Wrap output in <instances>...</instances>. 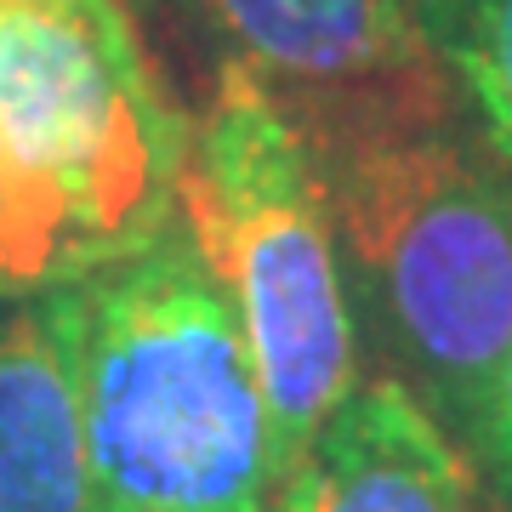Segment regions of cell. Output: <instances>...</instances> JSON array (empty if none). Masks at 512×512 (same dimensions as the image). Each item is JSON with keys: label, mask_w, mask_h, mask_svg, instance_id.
<instances>
[{"label": "cell", "mask_w": 512, "mask_h": 512, "mask_svg": "<svg viewBox=\"0 0 512 512\" xmlns=\"http://www.w3.org/2000/svg\"><path fill=\"white\" fill-rule=\"evenodd\" d=\"M92 512H285L296 467L205 256L171 217L80 285Z\"/></svg>", "instance_id": "6da1fadb"}, {"label": "cell", "mask_w": 512, "mask_h": 512, "mask_svg": "<svg viewBox=\"0 0 512 512\" xmlns=\"http://www.w3.org/2000/svg\"><path fill=\"white\" fill-rule=\"evenodd\" d=\"M313 160L353 336L473 456L512 353V171L450 120Z\"/></svg>", "instance_id": "7a4b0ae2"}, {"label": "cell", "mask_w": 512, "mask_h": 512, "mask_svg": "<svg viewBox=\"0 0 512 512\" xmlns=\"http://www.w3.org/2000/svg\"><path fill=\"white\" fill-rule=\"evenodd\" d=\"M171 205L256 359L279 444L302 467L313 433L359 387V336L319 160L262 80L222 57L188 126Z\"/></svg>", "instance_id": "3957f363"}, {"label": "cell", "mask_w": 512, "mask_h": 512, "mask_svg": "<svg viewBox=\"0 0 512 512\" xmlns=\"http://www.w3.org/2000/svg\"><path fill=\"white\" fill-rule=\"evenodd\" d=\"M183 137L131 0H0V154L74 251L103 256L160 222Z\"/></svg>", "instance_id": "277c9868"}, {"label": "cell", "mask_w": 512, "mask_h": 512, "mask_svg": "<svg viewBox=\"0 0 512 512\" xmlns=\"http://www.w3.org/2000/svg\"><path fill=\"white\" fill-rule=\"evenodd\" d=\"M205 29L285 103L313 154L450 120L421 0H194Z\"/></svg>", "instance_id": "5b68a950"}, {"label": "cell", "mask_w": 512, "mask_h": 512, "mask_svg": "<svg viewBox=\"0 0 512 512\" xmlns=\"http://www.w3.org/2000/svg\"><path fill=\"white\" fill-rule=\"evenodd\" d=\"M0 512H92L74 285L0 302Z\"/></svg>", "instance_id": "8992f818"}, {"label": "cell", "mask_w": 512, "mask_h": 512, "mask_svg": "<svg viewBox=\"0 0 512 512\" xmlns=\"http://www.w3.org/2000/svg\"><path fill=\"white\" fill-rule=\"evenodd\" d=\"M285 512H473V461L399 382L370 376L313 433Z\"/></svg>", "instance_id": "52a82bcc"}, {"label": "cell", "mask_w": 512, "mask_h": 512, "mask_svg": "<svg viewBox=\"0 0 512 512\" xmlns=\"http://www.w3.org/2000/svg\"><path fill=\"white\" fill-rule=\"evenodd\" d=\"M421 29L512 171V0H421Z\"/></svg>", "instance_id": "ba28073f"}, {"label": "cell", "mask_w": 512, "mask_h": 512, "mask_svg": "<svg viewBox=\"0 0 512 512\" xmlns=\"http://www.w3.org/2000/svg\"><path fill=\"white\" fill-rule=\"evenodd\" d=\"M69 251H74V239L63 228V217L0 154V291L52 279Z\"/></svg>", "instance_id": "9c48e42d"}, {"label": "cell", "mask_w": 512, "mask_h": 512, "mask_svg": "<svg viewBox=\"0 0 512 512\" xmlns=\"http://www.w3.org/2000/svg\"><path fill=\"white\" fill-rule=\"evenodd\" d=\"M467 461L490 478L501 501H512V353H507V365H501V382H495L484 433H478V444H473V456Z\"/></svg>", "instance_id": "30bf717a"}, {"label": "cell", "mask_w": 512, "mask_h": 512, "mask_svg": "<svg viewBox=\"0 0 512 512\" xmlns=\"http://www.w3.org/2000/svg\"><path fill=\"white\" fill-rule=\"evenodd\" d=\"M495 512H512V507H507V501H495Z\"/></svg>", "instance_id": "8fae6325"}]
</instances>
